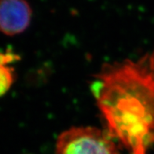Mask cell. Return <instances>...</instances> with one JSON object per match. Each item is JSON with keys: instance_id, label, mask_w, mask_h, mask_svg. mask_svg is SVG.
<instances>
[{"instance_id": "2", "label": "cell", "mask_w": 154, "mask_h": 154, "mask_svg": "<svg viewBox=\"0 0 154 154\" xmlns=\"http://www.w3.org/2000/svg\"><path fill=\"white\" fill-rule=\"evenodd\" d=\"M56 154H121L106 131L94 127H72L61 132Z\"/></svg>"}, {"instance_id": "5", "label": "cell", "mask_w": 154, "mask_h": 154, "mask_svg": "<svg viewBox=\"0 0 154 154\" xmlns=\"http://www.w3.org/2000/svg\"><path fill=\"white\" fill-rule=\"evenodd\" d=\"M19 59V55L14 53L12 50H7L4 52L0 51V65H9L10 63L16 62Z\"/></svg>"}, {"instance_id": "3", "label": "cell", "mask_w": 154, "mask_h": 154, "mask_svg": "<svg viewBox=\"0 0 154 154\" xmlns=\"http://www.w3.org/2000/svg\"><path fill=\"white\" fill-rule=\"evenodd\" d=\"M32 10L26 0H0V32L9 36L24 32L30 25Z\"/></svg>"}, {"instance_id": "1", "label": "cell", "mask_w": 154, "mask_h": 154, "mask_svg": "<svg viewBox=\"0 0 154 154\" xmlns=\"http://www.w3.org/2000/svg\"><path fill=\"white\" fill-rule=\"evenodd\" d=\"M93 94L106 131L129 154H148L154 145V60L106 64L94 75Z\"/></svg>"}, {"instance_id": "6", "label": "cell", "mask_w": 154, "mask_h": 154, "mask_svg": "<svg viewBox=\"0 0 154 154\" xmlns=\"http://www.w3.org/2000/svg\"><path fill=\"white\" fill-rule=\"evenodd\" d=\"M150 55H151V57H152V58L154 60V51H153V52H152V54H150Z\"/></svg>"}, {"instance_id": "4", "label": "cell", "mask_w": 154, "mask_h": 154, "mask_svg": "<svg viewBox=\"0 0 154 154\" xmlns=\"http://www.w3.org/2000/svg\"><path fill=\"white\" fill-rule=\"evenodd\" d=\"M16 79L14 68L10 65H0V97L5 95Z\"/></svg>"}]
</instances>
